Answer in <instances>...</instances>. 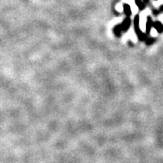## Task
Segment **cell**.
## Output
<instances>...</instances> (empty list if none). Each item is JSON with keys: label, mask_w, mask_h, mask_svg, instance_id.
<instances>
[{"label": "cell", "mask_w": 163, "mask_h": 163, "mask_svg": "<svg viewBox=\"0 0 163 163\" xmlns=\"http://www.w3.org/2000/svg\"><path fill=\"white\" fill-rule=\"evenodd\" d=\"M144 1H145V2H147V0H144Z\"/></svg>", "instance_id": "obj_5"}, {"label": "cell", "mask_w": 163, "mask_h": 163, "mask_svg": "<svg viewBox=\"0 0 163 163\" xmlns=\"http://www.w3.org/2000/svg\"><path fill=\"white\" fill-rule=\"evenodd\" d=\"M146 43H147V44H151V43H153V42H154L155 41V39H153V38H151V39H148V40H146Z\"/></svg>", "instance_id": "obj_4"}, {"label": "cell", "mask_w": 163, "mask_h": 163, "mask_svg": "<svg viewBox=\"0 0 163 163\" xmlns=\"http://www.w3.org/2000/svg\"><path fill=\"white\" fill-rule=\"evenodd\" d=\"M152 18L150 17H147V23H146V36L147 35H149V33H150V32H151V29H152Z\"/></svg>", "instance_id": "obj_3"}, {"label": "cell", "mask_w": 163, "mask_h": 163, "mask_svg": "<svg viewBox=\"0 0 163 163\" xmlns=\"http://www.w3.org/2000/svg\"><path fill=\"white\" fill-rule=\"evenodd\" d=\"M152 26L154 27L156 30L159 33H163V25L162 23H160V22H155L154 23H152Z\"/></svg>", "instance_id": "obj_2"}, {"label": "cell", "mask_w": 163, "mask_h": 163, "mask_svg": "<svg viewBox=\"0 0 163 163\" xmlns=\"http://www.w3.org/2000/svg\"><path fill=\"white\" fill-rule=\"evenodd\" d=\"M134 23H135V30H136V33L138 34V37L140 40H146V35H145L141 31L140 28H139V16H136L134 20Z\"/></svg>", "instance_id": "obj_1"}]
</instances>
